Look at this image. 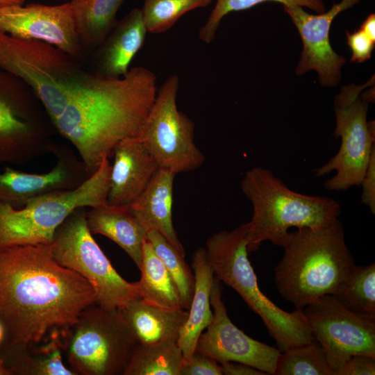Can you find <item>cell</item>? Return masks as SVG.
<instances>
[{
  "label": "cell",
  "mask_w": 375,
  "mask_h": 375,
  "mask_svg": "<svg viewBox=\"0 0 375 375\" xmlns=\"http://www.w3.org/2000/svg\"><path fill=\"white\" fill-rule=\"evenodd\" d=\"M282 247L274 269L276 285L298 310L324 295H336L355 266L338 219L319 228H298L288 233Z\"/></svg>",
  "instance_id": "obj_3"
},
{
  "label": "cell",
  "mask_w": 375,
  "mask_h": 375,
  "mask_svg": "<svg viewBox=\"0 0 375 375\" xmlns=\"http://www.w3.org/2000/svg\"><path fill=\"white\" fill-rule=\"evenodd\" d=\"M147 239L171 275L178 290L182 308L188 310L194 290V275L183 256L161 234L153 229Z\"/></svg>",
  "instance_id": "obj_29"
},
{
  "label": "cell",
  "mask_w": 375,
  "mask_h": 375,
  "mask_svg": "<svg viewBox=\"0 0 375 375\" xmlns=\"http://www.w3.org/2000/svg\"><path fill=\"white\" fill-rule=\"evenodd\" d=\"M6 337V328L3 322L0 320V346L4 342Z\"/></svg>",
  "instance_id": "obj_40"
},
{
  "label": "cell",
  "mask_w": 375,
  "mask_h": 375,
  "mask_svg": "<svg viewBox=\"0 0 375 375\" xmlns=\"http://www.w3.org/2000/svg\"><path fill=\"white\" fill-rule=\"evenodd\" d=\"M140 281L135 282L140 299L152 305L167 308H183L178 290L147 238L143 243Z\"/></svg>",
  "instance_id": "obj_25"
},
{
  "label": "cell",
  "mask_w": 375,
  "mask_h": 375,
  "mask_svg": "<svg viewBox=\"0 0 375 375\" xmlns=\"http://www.w3.org/2000/svg\"><path fill=\"white\" fill-rule=\"evenodd\" d=\"M86 208L73 211L56 230L51 244L58 263L83 276L93 288L96 303L120 308L140 299L136 283L124 279L112 266L90 231Z\"/></svg>",
  "instance_id": "obj_10"
},
{
  "label": "cell",
  "mask_w": 375,
  "mask_h": 375,
  "mask_svg": "<svg viewBox=\"0 0 375 375\" xmlns=\"http://www.w3.org/2000/svg\"><path fill=\"white\" fill-rule=\"evenodd\" d=\"M119 309L142 345L177 341L188 315V311L183 308H163L142 299H134Z\"/></svg>",
  "instance_id": "obj_23"
},
{
  "label": "cell",
  "mask_w": 375,
  "mask_h": 375,
  "mask_svg": "<svg viewBox=\"0 0 375 375\" xmlns=\"http://www.w3.org/2000/svg\"><path fill=\"white\" fill-rule=\"evenodd\" d=\"M212 0H144L142 10L147 32L161 33L186 12L207 6Z\"/></svg>",
  "instance_id": "obj_31"
},
{
  "label": "cell",
  "mask_w": 375,
  "mask_h": 375,
  "mask_svg": "<svg viewBox=\"0 0 375 375\" xmlns=\"http://www.w3.org/2000/svg\"><path fill=\"white\" fill-rule=\"evenodd\" d=\"M267 1L278 2L283 5L308 8L317 13L326 10L323 0H216L206 22L199 29V38L205 43H210L215 38L221 21L231 12L240 11Z\"/></svg>",
  "instance_id": "obj_32"
},
{
  "label": "cell",
  "mask_w": 375,
  "mask_h": 375,
  "mask_svg": "<svg viewBox=\"0 0 375 375\" xmlns=\"http://www.w3.org/2000/svg\"><path fill=\"white\" fill-rule=\"evenodd\" d=\"M191 265L195 280L194 294L188 310L187 320L177 340L183 353V364L190 362L199 338L213 319L210 292L215 276L207 260L206 249L200 247L194 251Z\"/></svg>",
  "instance_id": "obj_22"
},
{
  "label": "cell",
  "mask_w": 375,
  "mask_h": 375,
  "mask_svg": "<svg viewBox=\"0 0 375 375\" xmlns=\"http://www.w3.org/2000/svg\"><path fill=\"white\" fill-rule=\"evenodd\" d=\"M156 94V76L143 67L131 68L119 78L84 70L53 125L92 175L118 142L139 135Z\"/></svg>",
  "instance_id": "obj_2"
},
{
  "label": "cell",
  "mask_w": 375,
  "mask_h": 375,
  "mask_svg": "<svg viewBox=\"0 0 375 375\" xmlns=\"http://www.w3.org/2000/svg\"><path fill=\"white\" fill-rule=\"evenodd\" d=\"M76 375H124L139 343L119 308L86 307L62 338Z\"/></svg>",
  "instance_id": "obj_7"
},
{
  "label": "cell",
  "mask_w": 375,
  "mask_h": 375,
  "mask_svg": "<svg viewBox=\"0 0 375 375\" xmlns=\"http://www.w3.org/2000/svg\"><path fill=\"white\" fill-rule=\"evenodd\" d=\"M52 153L56 162L46 173H28L6 167L0 173V203L21 208L38 196L75 188L90 176L79 156L68 147L56 143Z\"/></svg>",
  "instance_id": "obj_17"
},
{
  "label": "cell",
  "mask_w": 375,
  "mask_h": 375,
  "mask_svg": "<svg viewBox=\"0 0 375 375\" xmlns=\"http://www.w3.org/2000/svg\"><path fill=\"white\" fill-rule=\"evenodd\" d=\"M51 126L31 88L0 69V164H24L53 153Z\"/></svg>",
  "instance_id": "obj_11"
},
{
  "label": "cell",
  "mask_w": 375,
  "mask_h": 375,
  "mask_svg": "<svg viewBox=\"0 0 375 375\" xmlns=\"http://www.w3.org/2000/svg\"><path fill=\"white\" fill-rule=\"evenodd\" d=\"M62 337L33 348L17 349L0 356L10 375H76L62 360Z\"/></svg>",
  "instance_id": "obj_26"
},
{
  "label": "cell",
  "mask_w": 375,
  "mask_h": 375,
  "mask_svg": "<svg viewBox=\"0 0 375 375\" xmlns=\"http://www.w3.org/2000/svg\"><path fill=\"white\" fill-rule=\"evenodd\" d=\"M374 374L375 356L362 353L351 356L335 373V375Z\"/></svg>",
  "instance_id": "obj_35"
},
{
  "label": "cell",
  "mask_w": 375,
  "mask_h": 375,
  "mask_svg": "<svg viewBox=\"0 0 375 375\" xmlns=\"http://www.w3.org/2000/svg\"><path fill=\"white\" fill-rule=\"evenodd\" d=\"M335 297L358 315L375 319V264L355 265L341 290Z\"/></svg>",
  "instance_id": "obj_28"
},
{
  "label": "cell",
  "mask_w": 375,
  "mask_h": 375,
  "mask_svg": "<svg viewBox=\"0 0 375 375\" xmlns=\"http://www.w3.org/2000/svg\"><path fill=\"white\" fill-rule=\"evenodd\" d=\"M94 302L92 285L56 262L51 244L0 249V320L6 331L0 354L62 337Z\"/></svg>",
  "instance_id": "obj_1"
},
{
  "label": "cell",
  "mask_w": 375,
  "mask_h": 375,
  "mask_svg": "<svg viewBox=\"0 0 375 375\" xmlns=\"http://www.w3.org/2000/svg\"><path fill=\"white\" fill-rule=\"evenodd\" d=\"M0 69L31 88L52 124L62 113L69 90L84 72L78 60L51 44L1 32Z\"/></svg>",
  "instance_id": "obj_9"
},
{
  "label": "cell",
  "mask_w": 375,
  "mask_h": 375,
  "mask_svg": "<svg viewBox=\"0 0 375 375\" xmlns=\"http://www.w3.org/2000/svg\"><path fill=\"white\" fill-rule=\"evenodd\" d=\"M362 188L361 202L375 214V148L373 149L368 166L361 181Z\"/></svg>",
  "instance_id": "obj_36"
},
{
  "label": "cell",
  "mask_w": 375,
  "mask_h": 375,
  "mask_svg": "<svg viewBox=\"0 0 375 375\" xmlns=\"http://www.w3.org/2000/svg\"><path fill=\"white\" fill-rule=\"evenodd\" d=\"M374 83L373 75L364 84L342 86L334 97L336 126L333 135L340 137L341 144L333 157L313 171L316 177L335 171V176L324 183L328 190L360 186L375 148V122L367 121L369 104L375 99Z\"/></svg>",
  "instance_id": "obj_8"
},
{
  "label": "cell",
  "mask_w": 375,
  "mask_h": 375,
  "mask_svg": "<svg viewBox=\"0 0 375 375\" xmlns=\"http://www.w3.org/2000/svg\"><path fill=\"white\" fill-rule=\"evenodd\" d=\"M0 375H10L9 371L6 369L1 358H0Z\"/></svg>",
  "instance_id": "obj_41"
},
{
  "label": "cell",
  "mask_w": 375,
  "mask_h": 375,
  "mask_svg": "<svg viewBox=\"0 0 375 375\" xmlns=\"http://www.w3.org/2000/svg\"><path fill=\"white\" fill-rule=\"evenodd\" d=\"M88 227L92 234H100L120 247L138 269L142 262V246L148 231L128 206L108 203L89 208L85 211Z\"/></svg>",
  "instance_id": "obj_21"
},
{
  "label": "cell",
  "mask_w": 375,
  "mask_h": 375,
  "mask_svg": "<svg viewBox=\"0 0 375 375\" xmlns=\"http://www.w3.org/2000/svg\"><path fill=\"white\" fill-rule=\"evenodd\" d=\"M222 374L225 375H266L260 371L247 364L236 362L220 363Z\"/></svg>",
  "instance_id": "obj_37"
},
{
  "label": "cell",
  "mask_w": 375,
  "mask_h": 375,
  "mask_svg": "<svg viewBox=\"0 0 375 375\" xmlns=\"http://www.w3.org/2000/svg\"><path fill=\"white\" fill-rule=\"evenodd\" d=\"M0 32L51 44L78 61L83 57L69 2L0 6Z\"/></svg>",
  "instance_id": "obj_16"
},
{
  "label": "cell",
  "mask_w": 375,
  "mask_h": 375,
  "mask_svg": "<svg viewBox=\"0 0 375 375\" xmlns=\"http://www.w3.org/2000/svg\"><path fill=\"white\" fill-rule=\"evenodd\" d=\"M178 87L177 75L166 79L138 136L160 168L176 174L194 170L205 160L204 155L194 142V122L177 108Z\"/></svg>",
  "instance_id": "obj_12"
},
{
  "label": "cell",
  "mask_w": 375,
  "mask_h": 375,
  "mask_svg": "<svg viewBox=\"0 0 375 375\" xmlns=\"http://www.w3.org/2000/svg\"><path fill=\"white\" fill-rule=\"evenodd\" d=\"M360 0H341L322 13L310 14L304 8L283 5V10L297 28L303 44L299 61L295 69L297 75L314 70L320 85L326 88L337 86L342 79L344 56L337 53L330 44L329 32L335 17L352 8Z\"/></svg>",
  "instance_id": "obj_15"
},
{
  "label": "cell",
  "mask_w": 375,
  "mask_h": 375,
  "mask_svg": "<svg viewBox=\"0 0 375 375\" xmlns=\"http://www.w3.org/2000/svg\"><path fill=\"white\" fill-rule=\"evenodd\" d=\"M347 44L352 56L351 62H362L371 58L375 47V41L372 40L360 28L350 33L346 31Z\"/></svg>",
  "instance_id": "obj_33"
},
{
  "label": "cell",
  "mask_w": 375,
  "mask_h": 375,
  "mask_svg": "<svg viewBox=\"0 0 375 375\" xmlns=\"http://www.w3.org/2000/svg\"><path fill=\"white\" fill-rule=\"evenodd\" d=\"M274 375H335L316 341L281 352Z\"/></svg>",
  "instance_id": "obj_30"
},
{
  "label": "cell",
  "mask_w": 375,
  "mask_h": 375,
  "mask_svg": "<svg viewBox=\"0 0 375 375\" xmlns=\"http://www.w3.org/2000/svg\"><path fill=\"white\" fill-rule=\"evenodd\" d=\"M101 44L97 74L112 78L123 77L143 47L147 30L141 8L133 9L117 22Z\"/></svg>",
  "instance_id": "obj_20"
},
{
  "label": "cell",
  "mask_w": 375,
  "mask_h": 375,
  "mask_svg": "<svg viewBox=\"0 0 375 375\" xmlns=\"http://www.w3.org/2000/svg\"><path fill=\"white\" fill-rule=\"evenodd\" d=\"M183 362L177 341L139 344L124 375H181Z\"/></svg>",
  "instance_id": "obj_27"
},
{
  "label": "cell",
  "mask_w": 375,
  "mask_h": 375,
  "mask_svg": "<svg viewBox=\"0 0 375 375\" xmlns=\"http://www.w3.org/2000/svg\"><path fill=\"white\" fill-rule=\"evenodd\" d=\"M124 0H71L76 30L85 51L102 44L117 23Z\"/></svg>",
  "instance_id": "obj_24"
},
{
  "label": "cell",
  "mask_w": 375,
  "mask_h": 375,
  "mask_svg": "<svg viewBox=\"0 0 375 375\" xmlns=\"http://www.w3.org/2000/svg\"><path fill=\"white\" fill-rule=\"evenodd\" d=\"M176 174L160 168L130 210L149 231L161 234L183 256L185 251L172 222L173 184Z\"/></svg>",
  "instance_id": "obj_19"
},
{
  "label": "cell",
  "mask_w": 375,
  "mask_h": 375,
  "mask_svg": "<svg viewBox=\"0 0 375 375\" xmlns=\"http://www.w3.org/2000/svg\"><path fill=\"white\" fill-rule=\"evenodd\" d=\"M112 154L107 202L128 206L144 191L160 167L138 137L118 142Z\"/></svg>",
  "instance_id": "obj_18"
},
{
  "label": "cell",
  "mask_w": 375,
  "mask_h": 375,
  "mask_svg": "<svg viewBox=\"0 0 375 375\" xmlns=\"http://www.w3.org/2000/svg\"><path fill=\"white\" fill-rule=\"evenodd\" d=\"M302 311L335 375L353 355L375 356V319L351 311L332 294L320 297Z\"/></svg>",
  "instance_id": "obj_13"
},
{
  "label": "cell",
  "mask_w": 375,
  "mask_h": 375,
  "mask_svg": "<svg viewBox=\"0 0 375 375\" xmlns=\"http://www.w3.org/2000/svg\"><path fill=\"white\" fill-rule=\"evenodd\" d=\"M221 281L214 277L210 304L213 319L202 333L195 351L218 363L236 362L252 366L267 374H274L281 351L251 338L230 319L222 299Z\"/></svg>",
  "instance_id": "obj_14"
},
{
  "label": "cell",
  "mask_w": 375,
  "mask_h": 375,
  "mask_svg": "<svg viewBox=\"0 0 375 375\" xmlns=\"http://www.w3.org/2000/svg\"><path fill=\"white\" fill-rule=\"evenodd\" d=\"M372 40L375 41V14L371 13L362 23L360 28Z\"/></svg>",
  "instance_id": "obj_38"
},
{
  "label": "cell",
  "mask_w": 375,
  "mask_h": 375,
  "mask_svg": "<svg viewBox=\"0 0 375 375\" xmlns=\"http://www.w3.org/2000/svg\"><path fill=\"white\" fill-rule=\"evenodd\" d=\"M248 223L232 231L214 233L206 243V257L214 275L234 289L258 315L283 352L315 340L302 310L287 312L260 290L248 258Z\"/></svg>",
  "instance_id": "obj_5"
},
{
  "label": "cell",
  "mask_w": 375,
  "mask_h": 375,
  "mask_svg": "<svg viewBox=\"0 0 375 375\" xmlns=\"http://www.w3.org/2000/svg\"><path fill=\"white\" fill-rule=\"evenodd\" d=\"M241 189L253 207L247 222L249 253L256 251L265 241L282 247L290 228H319L338 219L341 213L336 200L294 192L272 171L261 167L245 173Z\"/></svg>",
  "instance_id": "obj_4"
},
{
  "label": "cell",
  "mask_w": 375,
  "mask_h": 375,
  "mask_svg": "<svg viewBox=\"0 0 375 375\" xmlns=\"http://www.w3.org/2000/svg\"><path fill=\"white\" fill-rule=\"evenodd\" d=\"M108 158L104 156L98 169L75 188L38 196L21 208L0 203V249L51 244L58 228L76 209L108 203Z\"/></svg>",
  "instance_id": "obj_6"
},
{
  "label": "cell",
  "mask_w": 375,
  "mask_h": 375,
  "mask_svg": "<svg viewBox=\"0 0 375 375\" xmlns=\"http://www.w3.org/2000/svg\"><path fill=\"white\" fill-rule=\"evenodd\" d=\"M181 375H222V372L217 361L195 351L190 362L183 365Z\"/></svg>",
  "instance_id": "obj_34"
},
{
  "label": "cell",
  "mask_w": 375,
  "mask_h": 375,
  "mask_svg": "<svg viewBox=\"0 0 375 375\" xmlns=\"http://www.w3.org/2000/svg\"><path fill=\"white\" fill-rule=\"evenodd\" d=\"M26 0H0V6L9 5H24Z\"/></svg>",
  "instance_id": "obj_39"
}]
</instances>
